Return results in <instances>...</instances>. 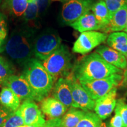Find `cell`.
I'll list each match as a JSON object with an SVG mask.
<instances>
[{"mask_svg":"<svg viewBox=\"0 0 127 127\" xmlns=\"http://www.w3.org/2000/svg\"><path fill=\"white\" fill-rule=\"evenodd\" d=\"M39 15L38 8L35 0L28 2V6L23 16V20L27 23H32Z\"/></svg>","mask_w":127,"mask_h":127,"instance_id":"obj_26","label":"cell"},{"mask_svg":"<svg viewBox=\"0 0 127 127\" xmlns=\"http://www.w3.org/2000/svg\"><path fill=\"white\" fill-rule=\"evenodd\" d=\"M115 108L120 112L123 119L124 127H127V104L125 103V99L123 98L117 99Z\"/></svg>","mask_w":127,"mask_h":127,"instance_id":"obj_29","label":"cell"},{"mask_svg":"<svg viewBox=\"0 0 127 127\" xmlns=\"http://www.w3.org/2000/svg\"><path fill=\"white\" fill-rule=\"evenodd\" d=\"M108 35L106 33L95 31L82 32L74 42L72 51L82 55L86 54L105 42Z\"/></svg>","mask_w":127,"mask_h":127,"instance_id":"obj_8","label":"cell"},{"mask_svg":"<svg viewBox=\"0 0 127 127\" xmlns=\"http://www.w3.org/2000/svg\"><path fill=\"white\" fill-rule=\"evenodd\" d=\"M28 6L27 0H5L4 7L12 16L20 18L24 16Z\"/></svg>","mask_w":127,"mask_h":127,"instance_id":"obj_22","label":"cell"},{"mask_svg":"<svg viewBox=\"0 0 127 127\" xmlns=\"http://www.w3.org/2000/svg\"><path fill=\"white\" fill-rule=\"evenodd\" d=\"M72 60L67 46L61 45L42 64L55 81L60 78L67 77L72 73L74 67Z\"/></svg>","mask_w":127,"mask_h":127,"instance_id":"obj_4","label":"cell"},{"mask_svg":"<svg viewBox=\"0 0 127 127\" xmlns=\"http://www.w3.org/2000/svg\"><path fill=\"white\" fill-rule=\"evenodd\" d=\"M124 31H125V32H126L127 34V23L126 27H125V28L124 29Z\"/></svg>","mask_w":127,"mask_h":127,"instance_id":"obj_37","label":"cell"},{"mask_svg":"<svg viewBox=\"0 0 127 127\" xmlns=\"http://www.w3.org/2000/svg\"><path fill=\"white\" fill-rule=\"evenodd\" d=\"M66 78L69 81L71 88L73 99L72 108H79L85 112L94 110L95 101L90 97L79 81L74 77L72 72Z\"/></svg>","mask_w":127,"mask_h":127,"instance_id":"obj_9","label":"cell"},{"mask_svg":"<svg viewBox=\"0 0 127 127\" xmlns=\"http://www.w3.org/2000/svg\"><path fill=\"white\" fill-rule=\"evenodd\" d=\"M21 127H46L45 124V126L41 127V126H38V125H24V126H22Z\"/></svg>","mask_w":127,"mask_h":127,"instance_id":"obj_35","label":"cell"},{"mask_svg":"<svg viewBox=\"0 0 127 127\" xmlns=\"http://www.w3.org/2000/svg\"><path fill=\"white\" fill-rule=\"evenodd\" d=\"M0 104L14 112L20 107L21 100L10 88L4 87L0 92Z\"/></svg>","mask_w":127,"mask_h":127,"instance_id":"obj_19","label":"cell"},{"mask_svg":"<svg viewBox=\"0 0 127 127\" xmlns=\"http://www.w3.org/2000/svg\"></svg>","mask_w":127,"mask_h":127,"instance_id":"obj_40","label":"cell"},{"mask_svg":"<svg viewBox=\"0 0 127 127\" xmlns=\"http://www.w3.org/2000/svg\"><path fill=\"white\" fill-rule=\"evenodd\" d=\"M122 74H115L105 78L87 81H79L94 101H96L120 85Z\"/></svg>","mask_w":127,"mask_h":127,"instance_id":"obj_6","label":"cell"},{"mask_svg":"<svg viewBox=\"0 0 127 127\" xmlns=\"http://www.w3.org/2000/svg\"><path fill=\"white\" fill-rule=\"evenodd\" d=\"M117 87L111 90L104 96L95 101V114L101 120L109 117L115 109L117 103Z\"/></svg>","mask_w":127,"mask_h":127,"instance_id":"obj_12","label":"cell"},{"mask_svg":"<svg viewBox=\"0 0 127 127\" xmlns=\"http://www.w3.org/2000/svg\"><path fill=\"white\" fill-rule=\"evenodd\" d=\"M7 19L4 14L0 12V53L4 51L7 42Z\"/></svg>","mask_w":127,"mask_h":127,"instance_id":"obj_25","label":"cell"},{"mask_svg":"<svg viewBox=\"0 0 127 127\" xmlns=\"http://www.w3.org/2000/svg\"><path fill=\"white\" fill-rule=\"evenodd\" d=\"M127 23V4L121 8L102 30L104 33H112L124 30Z\"/></svg>","mask_w":127,"mask_h":127,"instance_id":"obj_17","label":"cell"},{"mask_svg":"<svg viewBox=\"0 0 127 127\" xmlns=\"http://www.w3.org/2000/svg\"><path fill=\"white\" fill-rule=\"evenodd\" d=\"M41 109L42 113L51 120L60 118L66 113L68 108L54 97H48L41 102Z\"/></svg>","mask_w":127,"mask_h":127,"instance_id":"obj_15","label":"cell"},{"mask_svg":"<svg viewBox=\"0 0 127 127\" xmlns=\"http://www.w3.org/2000/svg\"><path fill=\"white\" fill-rule=\"evenodd\" d=\"M28 1V2H29V1H32V0H27Z\"/></svg>","mask_w":127,"mask_h":127,"instance_id":"obj_38","label":"cell"},{"mask_svg":"<svg viewBox=\"0 0 127 127\" xmlns=\"http://www.w3.org/2000/svg\"><path fill=\"white\" fill-rule=\"evenodd\" d=\"M94 0H68L63 5L61 20L65 24L70 25L91 8Z\"/></svg>","mask_w":127,"mask_h":127,"instance_id":"obj_7","label":"cell"},{"mask_svg":"<svg viewBox=\"0 0 127 127\" xmlns=\"http://www.w3.org/2000/svg\"><path fill=\"white\" fill-rule=\"evenodd\" d=\"M101 123L102 120L96 114L88 111L75 127H100Z\"/></svg>","mask_w":127,"mask_h":127,"instance_id":"obj_23","label":"cell"},{"mask_svg":"<svg viewBox=\"0 0 127 127\" xmlns=\"http://www.w3.org/2000/svg\"><path fill=\"white\" fill-rule=\"evenodd\" d=\"M123 73L122 69L109 64L96 52L79 60L72 69V74L79 81L103 79L113 74Z\"/></svg>","mask_w":127,"mask_h":127,"instance_id":"obj_1","label":"cell"},{"mask_svg":"<svg viewBox=\"0 0 127 127\" xmlns=\"http://www.w3.org/2000/svg\"><path fill=\"white\" fill-rule=\"evenodd\" d=\"M61 45V38L57 32L46 31L35 38L34 56L43 61L48 58Z\"/></svg>","mask_w":127,"mask_h":127,"instance_id":"obj_5","label":"cell"},{"mask_svg":"<svg viewBox=\"0 0 127 127\" xmlns=\"http://www.w3.org/2000/svg\"><path fill=\"white\" fill-rule=\"evenodd\" d=\"M120 84L122 87L127 88V69H125L124 72H123V79H122Z\"/></svg>","mask_w":127,"mask_h":127,"instance_id":"obj_33","label":"cell"},{"mask_svg":"<svg viewBox=\"0 0 127 127\" xmlns=\"http://www.w3.org/2000/svg\"><path fill=\"white\" fill-rule=\"evenodd\" d=\"M100 127H111L110 125H109V124L107 123H101V125H100Z\"/></svg>","mask_w":127,"mask_h":127,"instance_id":"obj_34","label":"cell"},{"mask_svg":"<svg viewBox=\"0 0 127 127\" xmlns=\"http://www.w3.org/2000/svg\"><path fill=\"white\" fill-rule=\"evenodd\" d=\"M74 30L84 32L86 31L102 30L104 27L98 21L93 12L88 11L70 25Z\"/></svg>","mask_w":127,"mask_h":127,"instance_id":"obj_16","label":"cell"},{"mask_svg":"<svg viewBox=\"0 0 127 127\" xmlns=\"http://www.w3.org/2000/svg\"><path fill=\"white\" fill-rule=\"evenodd\" d=\"M107 44L111 48L127 55V34L125 32H115L108 35Z\"/></svg>","mask_w":127,"mask_h":127,"instance_id":"obj_18","label":"cell"},{"mask_svg":"<svg viewBox=\"0 0 127 127\" xmlns=\"http://www.w3.org/2000/svg\"><path fill=\"white\" fill-rule=\"evenodd\" d=\"M21 75L29 84L37 101L47 98L54 87V79L36 58H32L24 65Z\"/></svg>","mask_w":127,"mask_h":127,"instance_id":"obj_3","label":"cell"},{"mask_svg":"<svg viewBox=\"0 0 127 127\" xmlns=\"http://www.w3.org/2000/svg\"><path fill=\"white\" fill-rule=\"evenodd\" d=\"M85 113V111L81 109L71 108L61 119L60 127H75Z\"/></svg>","mask_w":127,"mask_h":127,"instance_id":"obj_21","label":"cell"},{"mask_svg":"<svg viewBox=\"0 0 127 127\" xmlns=\"http://www.w3.org/2000/svg\"><path fill=\"white\" fill-rule=\"evenodd\" d=\"M126 59H127V55H126Z\"/></svg>","mask_w":127,"mask_h":127,"instance_id":"obj_39","label":"cell"},{"mask_svg":"<svg viewBox=\"0 0 127 127\" xmlns=\"http://www.w3.org/2000/svg\"><path fill=\"white\" fill-rule=\"evenodd\" d=\"M38 8L39 15L45 12L50 5V0H35Z\"/></svg>","mask_w":127,"mask_h":127,"instance_id":"obj_31","label":"cell"},{"mask_svg":"<svg viewBox=\"0 0 127 127\" xmlns=\"http://www.w3.org/2000/svg\"><path fill=\"white\" fill-rule=\"evenodd\" d=\"M95 52L106 62L119 69H125L127 67L126 57L121 52L117 51L109 47L100 45Z\"/></svg>","mask_w":127,"mask_h":127,"instance_id":"obj_14","label":"cell"},{"mask_svg":"<svg viewBox=\"0 0 127 127\" xmlns=\"http://www.w3.org/2000/svg\"><path fill=\"white\" fill-rule=\"evenodd\" d=\"M24 121L20 109L12 112L2 127H21L24 126Z\"/></svg>","mask_w":127,"mask_h":127,"instance_id":"obj_27","label":"cell"},{"mask_svg":"<svg viewBox=\"0 0 127 127\" xmlns=\"http://www.w3.org/2000/svg\"><path fill=\"white\" fill-rule=\"evenodd\" d=\"M91 11L98 21L104 28L109 23L111 20L109 12L103 0H98L94 3Z\"/></svg>","mask_w":127,"mask_h":127,"instance_id":"obj_20","label":"cell"},{"mask_svg":"<svg viewBox=\"0 0 127 127\" xmlns=\"http://www.w3.org/2000/svg\"><path fill=\"white\" fill-rule=\"evenodd\" d=\"M50 1H61V2H66V1H68V0H50Z\"/></svg>","mask_w":127,"mask_h":127,"instance_id":"obj_36","label":"cell"},{"mask_svg":"<svg viewBox=\"0 0 127 127\" xmlns=\"http://www.w3.org/2000/svg\"><path fill=\"white\" fill-rule=\"evenodd\" d=\"M109 12L111 19L117 11L127 4V0H103Z\"/></svg>","mask_w":127,"mask_h":127,"instance_id":"obj_28","label":"cell"},{"mask_svg":"<svg viewBox=\"0 0 127 127\" xmlns=\"http://www.w3.org/2000/svg\"><path fill=\"white\" fill-rule=\"evenodd\" d=\"M25 125L45 126L46 121L42 112L33 101L26 100L19 107Z\"/></svg>","mask_w":127,"mask_h":127,"instance_id":"obj_11","label":"cell"},{"mask_svg":"<svg viewBox=\"0 0 127 127\" xmlns=\"http://www.w3.org/2000/svg\"><path fill=\"white\" fill-rule=\"evenodd\" d=\"M13 74L14 68L12 65L8 60L0 56V84H3Z\"/></svg>","mask_w":127,"mask_h":127,"instance_id":"obj_24","label":"cell"},{"mask_svg":"<svg viewBox=\"0 0 127 127\" xmlns=\"http://www.w3.org/2000/svg\"><path fill=\"white\" fill-rule=\"evenodd\" d=\"M109 125L111 127H124L123 119L117 109H115V115L111 118Z\"/></svg>","mask_w":127,"mask_h":127,"instance_id":"obj_30","label":"cell"},{"mask_svg":"<svg viewBox=\"0 0 127 127\" xmlns=\"http://www.w3.org/2000/svg\"><path fill=\"white\" fill-rule=\"evenodd\" d=\"M5 87L10 88L21 100L36 101L29 84L23 76L12 75L3 83Z\"/></svg>","mask_w":127,"mask_h":127,"instance_id":"obj_10","label":"cell"},{"mask_svg":"<svg viewBox=\"0 0 127 127\" xmlns=\"http://www.w3.org/2000/svg\"><path fill=\"white\" fill-rule=\"evenodd\" d=\"M12 111L6 108L0 107V127H2L5 122L7 121L9 117L11 115Z\"/></svg>","mask_w":127,"mask_h":127,"instance_id":"obj_32","label":"cell"},{"mask_svg":"<svg viewBox=\"0 0 127 127\" xmlns=\"http://www.w3.org/2000/svg\"><path fill=\"white\" fill-rule=\"evenodd\" d=\"M53 97L64 105L67 108L72 107L73 99L69 82L65 78H60L53 87Z\"/></svg>","mask_w":127,"mask_h":127,"instance_id":"obj_13","label":"cell"},{"mask_svg":"<svg viewBox=\"0 0 127 127\" xmlns=\"http://www.w3.org/2000/svg\"><path fill=\"white\" fill-rule=\"evenodd\" d=\"M35 31L30 28H21L14 30L6 43L7 54L15 63L24 65L34 55Z\"/></svg>","mask_w":127,"mask_h":127,"instance_id":"obj_2","label":"cell"}]
</instances>
